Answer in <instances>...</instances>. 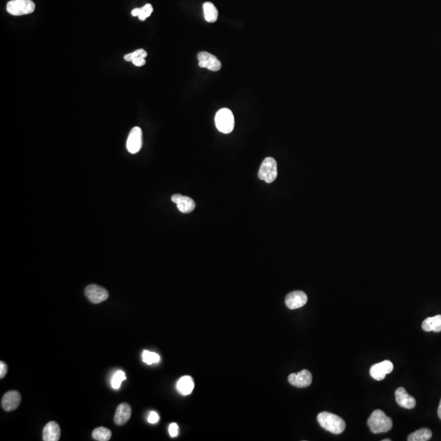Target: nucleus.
<instances>
[{
    "instance_id": "20",
    "label": "nucleus",
    "mask_w": 441,
    "mask_h": 441,
    "mask_svg": "<svg viewBox=\"0 0 441 441\" xmlns=\"http://www.w3.org/2000/svg\"><path fill=\"white\" fill-rule=\"evenodd\" d=\"M432 432L428 428H422L410 434L408 437L409 441H427L431 439Z\"/></svg>"
},
{
    "instance_id": "9",
    "label": "nucleus",
    "mask_w": 441,
    "mask_h": 441,
    "mask_svg": "<svg viewBox=\"0 0 441 441\" xmlns=\"http://www.w3.org/2000/svg\"><path fill=\"white\" fill-rule=\"evenodd\" d=\"M199 66L212 71H218L222 68V62L214 55L207 52H201L198 54Z\"/></svg>"
},
{
    "instance_id": "3",
    "label": "nucleus",
    "mask_w": 441,
    "mask_h": 441,
    "mask_svg": "<svg viewBox=\"0 0 441 441\" xmlns=\"http://www.w3.org/2000/svg\"><path fill=\"white\" fill-rule=\"evenodd\" d=\"M215 124L221 133L228 134L233 131L235 127V117L230 110L222 108L217 112Z\"/></svg>"
},
{
    "instance_id": "30",
    "label": "nucleus",
    "mask_w": 441,
    "mask_h": 441,
    "mask_svg": "<svg viewBox=\"0 0 441 441\" xmlns=\"http://www.w3.org/2000/svg\"><path fill=\"white\" fill-rule=\"evenodd\" d=\"M139 13L140 8H135V9H133V10L132 11V15H133V16H139Z\"/></svg>"
},
{
    "instance_id": "16",
    "label": "nucleus",
    "mask_w": 441,
    "mask_h": 441,
    "mask_svg": "<svg viewBox=\"0 0 441 441\" xmlns=\"http://www.w3.org/2000/svg\"><path fill=\"white\" fill-rule=\"evenodd\" d=\"M60 437V428L56 422L47 423L43 431V439L45 441H57Z\"/></svg>"
},
{
    "instance_id": "10",
    "label": "nucleus",
    "mask_w": 441,
    "mask_h": 441,
    "mask_svg": "<svg viewBox=\"0 0 441 441\" xmlns=\"http://www.w3.org/2000/svg\"><path fill=\"white\" fill-rule=\"evenodd\" d=\"M288 383L294 387L304 388L312 383V375L310 371L303 369L297 373H291L288 377Z\"/></svg>"
},
{
    "instance_id": "7",
    "label": "nucleus",
    "mask_w": 441,
    "mask_h": 441,
    "mask_svg": "<svg viewBox=\"0 0 441 441\" xmlns=\"http://www.w3.org/2000/svg\"><path fill=\"white\" fill-rule=\"evenodd\" d=\"M141 146H142V131L141 128H133L129 133L127 143H126L128 151L129 153L134 155L139 152Z\"/></svg>"
},
{
    "instance_id": "22",
    "label": "nucleus",
    "mask_w": 441,
    "mask_h": 441,
    "mask_svg": "<svg viewBox=\"0 0 441 441\" xmlns=\"http://www.w3.org/2000/svg\"><path fill=\"white\" fill-rule=\"evenodd\" d=\"M142 361L147 365H153V364H157L160 361V356L157 353L144 351L142 352Z\"/></svg>"
},
{
    "instance_id": "32",
    "label": "nucleus",
    "mask_w": 441,
    "mask_h": 441,
    "mask_svg": "<svg viewBox=\"0 0 441 441\" xmlns=\"http://www.w3.org/2000/svg\"><path fill=\"white\" fill-rule=\"evenodd\" d=\"M391 439H383V441H391Z\"/></svg>"
},
{
    "instance_id": "18",
    "label": "nucleus",
    "mask_w": 441,
    "mask_h": 441,
    "mask_svg": "<svg viewBox=\"0 0 441 441\" xmlns=\"http://www.w3.org/2000/svg\"><path fill=\"white\" fill-rule=\"evenodd\" d=\"M422 327L426 332H441V314L426 319Z\"/></svg>"
},
{
    "instance_id": "17",
    "label": "nucleus",
    "mask_w": 441,
    "mask_h": 441,
    "mask_svg": "<svg viewBox=\"0 0 441 441\" xmlns=\"http://www.w3.org/2000/svg\"><path fill=\"white\" fill-rule=\"evenodd\" d=\"M177 391L181 393V395H188L192 394L195 388V383L193 379L190 376H184L178 380L177 383Z\"/></svg>"
},
{
    "instance_id": "2",
    "label": "nucleus",
    "mask_w": 441,
    "mask_h": 441,
    "mask_svg": "<svg viewBox=\"0 0 441 441\" xmlns=\"http://www.w3.org/2000/svg\"><path fill=\"white\" fill-rule=\"evenodd\" d=\"M367 424L370 431L374 434L384 433L392 428L393 423L391 417L386 415L380 409H376L372 413Z\"/></svg>"
},
{
    "instance_id": "5",
    "label": "nucleus",
    "mask_w": 441,
    "mask_h": 441,
    "mask_svg": "<svg viewBox=\"0 0 441 441\" xmlns=\"http://www.w3.org/2000/svg\"><path fill=\"white\" fill-rule=\"evenodd\" d=\"M278 175L277 163L276 159L267 157L263 160L258 172L259 179L266 181V183H272Z\"/></svg>"
},
{
    "instance_id": "28",
    "label": "nucleus",
    "mask_w": 441,
    "mask_h": 441,
    "mask_svg": "<svg viewBox=\"0 0 441 441\" xmlns=\"http://www.w3.org/2000/svg\"><path fill=\"white\" fill-rule=\"evenodd\" d=\"M8 373V365L4 361L0 362V379H4Z\"/></svg>"
},
{
    "instance_id": "19",
    "label": "nucleus",
    "mask_w": 441,
    "mask_h": 441,
    "mask_svg": "<svg viewBox=\"0 0 441 441\" xmlns=\"http://www.w3.org/2000/svg\"><path fill=\"white\" fill-rule=\"evenodd\" d=\"M203 9H204V19L207 23H214L218 20V11L214 4L210 2L204 3Z\"/></svg>"
},
{
    "instance_id": "6",
    "label": "nucleus",
    "mask_w": 441,
    "mask_h": 441,
    "mask_svg": "<svg viewBox=\"0 0 441 441\" xmlns=\"http://www.w3.org/2000/svg\"><path fill=\"white\" fill-rule=\"evenodd\" d=\"M85 295L91 302L98 304L105 302L109 298V292L103 287L97 284H90L85 288Z\"/></svg>"
},
{
    "instance_id": "26",
    "label": "nucleus",
    "mask_w": 441,
    "mask_h": 441,
    "mask_svg": "<svg viewBox=\"0 0 441 441\" xmlns=\"http://www.w3.org/2000/svg\"><path fill=\"white\" fill-rule=\"evenodd\" d=\"M169 433L171 437H176L179 433V427L177 423H171L169 427Z\"/></svg>"
},
{
    "instance_id": "12",
    "label": "nucleus",
    "mask_w": 441,
    "mask_h": 441,
    "mask_svg": "<svg viewBox=\"0 0 441 441\" xmlns=\"http://www.w3.org/2000/svg\"><path fill=\"white\" fill-rule=\"evenodd\" d=\"M20 401L22 396L18 391H9L3 396L1 405L5 411H13L19 407Z\"/></svg>"
},
{
    "instance_id": "23",
    "label": "nucleus",
    "mask_w": 441,
    "mask_h": 441,
    "mask_svg": "<svg viewBox=\"0 0 441 441\" xmlns=\"http://www.w3.org/2000/svg\"><path fill=\"white\" fill-rule=\"evenodd\" d=\"M124 380H126V376L123 371H118L114 374L112 380H111V385L112 387L115 390H118L120 387L121 384Z\"/></svg>"
},
{
    "instance_id": "15",
    "label": "nucleus",
    "mask_w": 441,
    "mask_h": 441,
    "mask_svg": "<svg viewBox=\"0 0 441 441\" xmlns=\"http://www.w3.org/2000/svg\"><path fill=\"white\" fill-rule=\"evenodd\" d=\"M132 409L131 406L127 403H122L119 405L115 412V424L118 426H123L128 422L131 417Z\"/></svg>"
},
{
    "instance_id": "8",
    "label": "nucleus",
    "mask_w": 441,
    "mask_h": 441,
    "mask_svg": "<svg viewBox=\"0 0 441 441\" xmlns=\"http://www.w3.org/2000/svg\"><path fill=\"white\" fill-rule=\"evenodd\" d=\"M394 369L392 362L390 361H384L372 365L369 370L371 377L377 381H382L386 377L387 374L391 373Z\"/></svg>"
},
{
    "instance_id": "27",
    "label": "nucleus",
    "mask_w": 441,
    "mask_h": 441,
    "mask_svg": "<svg viewBox=\"0 0 441 441\" xmlns=\"http://www.w3.org/2000/svg\"><path fill=\"white\" fill-rule=\"evenodd\" d=\"M147 421H148V423H151V424L157 423L159 421V414L155 411L151 412L149 416H148V418H147Z\"/></svg>"
},
{
    "instance_id": "14",
    "label": "nucleus",
    "mask_w": 441,
    "mask_h": 441,
    "mask_svg": "<svg viewBox=\"0 0 441 441\" xmlns=\"http://www.w3.org/2000/svg\"><path fill=\"white\" fill-rule=\"evenodd\" d=\"M395 401L401 407L412 409L416 406V401L411 395L408 394L404 387H399L395 391Z\"/></svg>"
},
{
    "instance_id": "1",
    "label": "nucleus",
    "mask_w": 441,
    "mask_h": 441,
    "mask_svg": "<svg viewBox=\"0 0 441 441\" xmlns=\"http://www.w3.org/2000/svg\"><path fill=\"white\" fill-rule=\"evenodd\" d=\"M317 421L324 430L335 435L343 433L346 429V423L344 420L338 415L329 412H322L319 413L317 416Z\"/></svg>"
},
{
    "instance_id": "24",
    "label": "nucleus",
    "mask_w": 441,
    "mask_h": 441,
    "mask_svg": "<svg viewBox=\"0 0 441 441\" xmlns=\"http://www.w3.org/2000/svg\"><path fill=\"white\" fill-rule=\"evenodd\" d=\"M146 57V52H145L144 49H141L134 51L133 53L125 55L123 58H124V60H126V61H133L134 59L139 58V57H143V58H145Z\"/></svg>"
},
{
    "instance_id": "25",
    "label": "nucleus",
    "mask_w": 441,
    "mask_h": 441,
    "mask_svg": "<svg viewBox=\"0 0 441 441\" xmlns=\"http://www.w3.org/2000/svg\"><path fill=\"white\" fill-rule=\"evenodd\" d=\"M153 12V7L150 4H145V6L140 8L139 16L138 18L140 20H145L151 16V13Z\"/></svg>"
},
{
    "instance_id": "11",
    "label": "nucleus",
    "mask_w": 441,
    "mask_h": 441,
    "mask_svg": "<svg viewBox=\"0 0 441 441\" xmlns=\"http://www.w3.org/2000/svg\"><path fill=\"white\" fill-rule=\"evenodd\" d=\"M308 298L306 294L302 291H293L289 292L285 298V304L291 310L300 308L305 306Z\"/></svg>"
},
{
    "instance_id": "4",
    "label": "nucleus",
    "mask_w": 441,
    "mask_h": 441,
    "mask_svg": "<svg viewBox=\"0 0 441 441\" xmlns=\"http://www.w3.org/2000/svg\"><path fill=\"white\" fill-rule=\"evenodd\" d=\"M35 9L32 0H11L7 4V12L12 16L30 14Z\"/></svg>"
},
{
    "instance_id": "13",
    "label": "nucleus",
    "mask_w": 441,
    "mask_h": 441,
    "mask_svg": "<svg viewBox=\"0 0 441 441\" xmlns=\"http://www.w3.org/2000/svg\"><path fill=\"white\" fill-rule=\"evenodd\" d=\"M172 201L177 204V208L182 214H190L196 208V203L192 198L175 194L172 196Z\"/></svg>"
},
{
    "instance_id": "21",
    "label": "nucleus",
    "mask_w": 441,
    "mask_h": 441,
    "mask_svg": "<svg viewBox=\"0 0 441 441\" xmlns=\"http://www.w3.org/2000/svg\"><path fill=\"white\" fill-rule=\"evenodd\" d=\"M111 435V430L104 427H97L93 431V438L97 441L110 440Z\"/></svg>"
},
{
    "instance_id": "29",
    "label": "nucleus",
    "mask_w": 441,
    "mask_h": 441,
    "mask_svg": "<svg viewBox=\"0 0 441 441\" xmlns=\"http://www.w3.org/2000/svg\"><path fill=\"white\" fill-rule=\"evenodd\" d=\"M132 62L136 67H140L145 64V60L143 57H139V58L134 59Z\"/></svg>"
},
{
    "instance_id": "31",
    "label": "nucleus",
    "mask_w": 441,
    "mask_h": 441,
    "mask_svg": "<svg viewBox=\"0 0 441 441\" xmlns=\"http://www.w3.org/2000/svg\"><path fill=\"white\" fill-rule=\"evenodd\" d=\"M438 416L441 420V400L440 402H439V408H438Z\"/></svg>"
}]
</instances>
